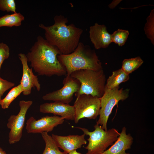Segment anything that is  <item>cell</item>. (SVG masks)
I'll use <instances>...</instances> for the list:
<instances>
[{
  "mask_svg": "<svg viewBox=\"0 0 154 154\" xmlns=\"http://www.w3.org/2000/svg\"><path fill=\"white\" fill-rule=\"evenodd\" d=\"M62 54L58 49L51 44L40 36L26 55L27 61L35 72L40 76L50 77L66 74L64 67L57 56Z\"/></svg>",
  "mask_w": 154,
  "mask_h": 154,
  "instance_id": "cell-1",
  "label": "cell"
},
{
  "mask_svg": "<svg viewBox=\"0 0 154 154\" xmlns=\"http://www.w3.org/2000/svg\"><path fill=\"white\" fill-rule=\"evenodd\" d=\"M52 25L40 24L39 27L44 31L45 39L50 44L56 47L61 54H70L77 46L83 30L73 23L67 25L68 20L63 15H56Z\"/></svg>",
  "mask_w": 154,
  "mask_h": 154,
  "instance_id": "cell-2",
  "label": "cell"
},
{
  "mask_svg": "<svg viewBox=\"0 0 154 154\" xmlns=\"http://www.w3.org/2000/svg\"><path fill=\"white\" fill-rule=\"evenodd\" d=\"M57 58L65 68L68 76L80 70L98 71L103 69L102 63L95 50L89 46L85 45L81 42L71 53L60 54L58 56Z\"/></svg>",
  "mask_w": 154,
  "mask_h": 154,
  "instance_id": "cell-3",
  "label": "cell"
},
{
  "mask_svg": "<svg viewBox=\"0 0 154 154\" xmlns=\"http://www.w3.org/2000/svg\"><path fill=\"white\" fill-rule=\"evenodd\" d=\"M70 76L80 83L79 90L75 94L76 97L86 94L100 98L104 94L106 79L103 69L98 71L80 70L73 72Z\"/></svg>",
  "mask_w": 154,
  "mask_h": 154,
  "instance_id": "cell-4",
  "label": "cell"
},
{
  "mask_svg": "<svg viewBox=\"0 0 154 154\" xmlns=\"http://www.w3.org/2000/svg\"><path fill=\"white\" fill-rule=\"evenodd\" d=\"M94 127L95 129L92 131L84 128L76 127L82 131L85 135L89 136L87 139L88 144L85 147L88 150L86 154H100L103 153L114 143L120 134L118 130L114 128L105 131L96 124Z\"/></svg>",
  "mask_w": 154,
  "mask_h": 154,
  "instance_id": "cell-5",
  "label": "cell"
},
{
  "mask_svg": "<svg viewBox=\"0 0 154 154\" xmlns=\"http://www.w3.org/2000/svg\"><path fill=\"white\" fill-rule=\"evenodd\" d=\"M129 89H119V86L109 89L106 86L103 95L100 98V108L99 117L96 124L105 130H108L107 123L109 117L114 107L119 102L126 99L129 96Z\"/></svg>",
  "mask_w": 154,
  "mask_h": 154,
  "instance_id": "cell-6",
  "label": "cell"
},
{
  "mask_svg": "<svg viewBox=\"0 0 154 154\" xmlns=\"http://www.w3.org/2000/svg\"><path fill=\"white\" fill-rule=\"evenodd\" d=\"M73 106L75 110V123H78L83 118L95 119L99 114L100 98L90 94H81L76 97Z\"/></svg>",
  "mask_w": 154,
  "mask_h": 154,
  "instance_id": "cell-7",
  "label": "cell"
},
{
  "mask_svg": "<svg viewBox=\"0 0 154 154\" xmlns=\"http://www.w3.org/2000/svg\"><path fill=\"white\" fill-rule=\"evenodd\" d=\"M33 102L32 101L21 100L19 102L20 111L17 115L10 116L7 124V128L10 129L9 135V141L13 144L20 141L25 119L27 112Z\"/></svg>",
  "mask_w": 154,
  "mask_h": 154,
  "instance_id": "cell-8",
  "label": "cell"
},
{
  "mask_svg": "<svg viewBox=\"0 0 154 154\" xmlns=\"http://www.w3.org/2000/svg\"><path fill=\"white\" fill-rule=\"evenodd\" d=\"M63 84L61 88L46 94L42 97V99L69 104L72 100L74 94L79 90L80 83L78 80L67 75Z\"/></svg>",
  "mask_w": 154,
  "mask_h": 154,
  "instance_id": "cell-9",
  "label": "cell"
},
{
  "mask_svg": "<svg viewBox=\"0 0 154 154\" xmlns=\"http://www.w3.org/2000/svg\"><path fill=\"white\" fill-rule=\"evenodd\" d=\"M64 119L62 117L54 115L46 116L37 120L32 116L27 121L26 129L29 133H48L52 131L54 127L62 124Z\"/></svg>",
  "mask_w": 154,
  "mask_h": 154,
  "instance_id": "cell-10",
  "label": "cell"
},
{
  "mask_svg": "<svg viewBox=\"0 0 154 154\" xmlns=\"http://www.w3.org/2000/svg\"><path fill=\"white\" fill-rule=\"evenodd\" d=\"M19 58L23 66V75L20 82L23 89V94L25 96L30 95L33 88H35L38 91L41 88L37 76L34 74L33 69L29 67L26 55L23 53L18 54Z\"/></svg>",
  "mask_w": 154,
  "mask_h": 154,
  "instance_id": "cell-11",
  "label": "cell"
},
{
  "mask_svg": "<svg viewBox=\"0 0 154 154\" xmlns=\"http://www.w3.org/2000/svg\"><path fill=\"white\" fill-rule=\"evenodd\" d=\"M39 111L43 113H51L60 116L66 120H74V107L69 104L57 102L45 103L40 105Z\"/></svg>",
  "mask_w": 154,
  "mask_h": 154,
  "instance_id": "cell-12",
  "label": "cell"
},
{
  "mask_svg": "<svg viewBox=\"0 0 154 154\" xmlns=\"http://www.w3.org/2000/svg\"><path fill=\"white\" fill-rule=\"evenodd\" d=\"M89 33L90 40L96 49L107 48L112 42L111 35L104 25L95 23L90 27Z\"/></svg>",
  "mask_w": 154,
  "mask_h": 154,
  "instance_id": "cell-13",
  "label": "cell"
},
{
  "mask_svg": "<svg viewBox=\"0 0 154 154\" xmlns=\"http://www.w3.org/2000/svg\"><path fill=\"white\" fill-rule=\"evenodd\" d=\"M85 135H69L62 136L52 134V137L59 148L68 153L69 152L80 148L82 145H86L87 141Z\"/></svg>",
  "mask_w": 154,
  "mask_h": 154,
  "instance_id": "cell-14",
  "label": "cell"
},
{
  "mask_svg": "<svg viewBox=\"0 0 154 154\" xmlns=\"http://www.w3.org/2000/svg\"><path fill=\"white\" fill-rule=\"evenodd\" d=\"M125 127H123L116 140L108 149L100 154H130L126 152L130 149L133 139L129 133L127 134Z\"/></svg>",
  "mask_w": 154,
  "mask_h": 154,
  "instance_id": "cell-15",
  "label": "cell"
},
{
  "mask_svg": "<svg viewBox=\"0 0 154 154\" xmlns=\"http://www.w3.org/2000/svg\"><path fill=\"white\" fill-rule=\"evenodd\" d=\"M129 78V75L121 68L112 72L107 80L105 86L108 89H112L119 86L120 84L127 82Z\"/></svg>",
  "mask_w": 154,
  "mask_h": 154,
  "instance_id": "cell-16",
  "label": "cell"
},
{
  "mask_svg": "<svg viewBox=\"0 0 154 154\" xmlns=\"http://www.w3.org/2000/svg\"><path fill=\"white\" fill-rule=\"evenodd\" d=\"M24 19V17L19 12L5 15L0 17V29L3 27L20 26Z\"/></svg>",
  "mask_w": 154,
  "mask_h": 154,
  "instance_id": "cell-17",
  "label": "cell"
},
{
  "mask_svg": "<svg viewBox=\"0 0 154 154\" xmlns=\"http://www.w3.org/2000/svg\"><path fill=\"white\" fill-rule=\"evenodd\" d=\"M42 137L44 140L45 147L42 154H68L64 151H60L56 142L47 132L41 133Z\"/></svg>",
  "mask_w": 154,
  "mask_h": 154,
  "instance_id": "cell-18",
  "label": "cell"
},
{
  "mask_svg": "<svg viewBox=\"0 0 154 154\" xmlns=\"http://www.w3.org/2000/svg\"><path fill=\"white\" fill-rule=\"evenodd\" d=\"M143 61L139 56L124 59L122 62L121 68L129 75L138 68L143 63Z\"/></svg>",
  "mask_w": 154,
  "mask_h": 154,
  "instance_id": "cell-19",
  "label": "cell"
},
{
  "mask_svg": "<svg viewBox=\"0 0 154 154\" xmlns=\"http://www.w3.org/2000/svg\"><path fill=\"white\" fill-rule=\"evenodd\" d=\"M23 92L21 85L20 84L13 88L3 99H1L0 106L3 109L8 108L12 102Z\"/></svg>",
  "mask_w": 154,
  "mask_h": 154,
  "instance_id": "cell-20",
  "label": "cell"
},
{
  "mask_svg": "<svg viewBox=\"0 0 154 154\" xmlns=\"http://www.w3.org/2000/svg\"><path fill=\"white\" fill-rule=\"evenodd\" d=\"M129 34L127 30L118 29L111 34L112 42L122 46L125 43Z\"/></svg>",
  "mask_w": 154,
  "mask_h": 154,
  "instance_id": "cell-21",
  "label": "cell"
},
{
  "mask_svg": "<svg viewBox=\"0 0 154 154\" xmlns=\"http://www.w3.org/2000/svg\"><path fill=\"white\" fill-rule=\"evenodd\" d=\"M154 9H153L151 11L149 15L147 18V22L145 24L144 28L145 34L153 45L154 42Z\"/></svg>",
  "mask_w": 154,
  "mask_h": 154,
  "instance_id": "cell-22",
  "label": "cell"
},
{
  "mask_svg": "<svg viewBox=\"0 0 154 154\" xmlns=\"http://www.w3.org/2000/svg\"><path fill=\"white\" fill-rule=\"evenodd\" d=\"M0 10L16 13V5L14 0H0Z\"/></svg>",
  "mask_w": 154,
  "mask_h": 154,
  "instance_id": "cell-23",
  "label": "cell"
},
{
  "mask_svg": "<svg viewBox=\"0 0 154 154\" xmlns=\"http://www.w3.org/2000/svg\"><path fill=\"white\" fill-rule=\"evenodd\" d=\"M10 55V48L6 44L0 43V70L4 61L8 58Z\"/></svg>",
  "mask_w": 154,
  "mask_h": 154,
  "instance_id": "cell-24",
  "label": "cell"
},
{
  "mask_svg": "<svg viewBox=\"0 0 154 154\" xmlns=\"http://www.w3.org/2000/svg\"><path fill=\"white\" fill-rule=\"evenodd\" d=\"M15 85V83L3 79L0 77V106L1 97L4 93Z\"/></svg>",
  "mask_w": 154,
  "mask_h": 154,
  "instance_id": "cell-25",
  "label": "cell"
},
{
  "mask_svg": "<svg viewBox=\"0 0 154 154\" xmlns=\"http://www.w3.org/2000/svg\"><path fill=\"white\" fill-rule=\"evenodd\" d=\"M121 0H114L109 5V7L110 9L114 8Z\"/></svg>",
  "mask_w": 154,
  "mask_h": 154,
  "instance_id": "cell-26",
  "label": "cell"
},
{
  "mask_svg": "<svg viewBox=\"0 0 154 154\" xmlns=\"http://www.w3.org/2000/svg\"><path fill=\"white\" fill-rule=\"evenodd\" d=\"M68 154H81L80 152H78L76 150L71 151L68 153Z\"/></svg>",
  "mask_w": 154,
  "mask_h": 154,
  "instance_id": "cell-27",
  "label": "cell"
},
{
  "mask_svg": "<svg viewBox=\"0 0 154 154\" xmlns=\"http://www.w3.org/2000/svg\"><path fill=\"white\" fill-rule=\"evenodd\" d=\"M0 154H7L5 151H3L2 149L0 147Z\"/></svg>",
  "mask_w": 154,
  "mask_h": 154,
  "instance_id": "cell-28",
  "label": "cell"
}]
</instances>
